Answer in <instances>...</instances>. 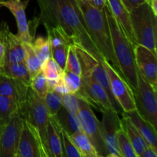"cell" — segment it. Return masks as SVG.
<instances>
[{
    "label": "cell",
    "mask_w": 157,
    "mask_h": 157,
    "mask_svg": "<svg viewBox=\"0 0 157 157\" xmlns=\"http://www.w3.org/2000/svg\"><path fill=\"white\" fill-rule=\"evenodd\" d=\"M6 123L5 122V121H2V120H0V136H1V134H2V132L3 130V128H4L5 125H6Z\"/></svg>",
    "instance_id": "cell-44"
},
{
    "label": "cell",
    "mask_w": 157,
    "mask_h": 157,
    "mask_svg": "<svg viewBox=\"0 0 157 157\" xmlns=\"http://www.w3.org/2000/svg\"><path fill=\"white\" fill-rule=\"evenodd\" d=\"M150 6L151 7L152 10L153 11V12L157 15V0H151Z\"/></svg>",
    "instance_id": "cell-42"
},
{
    "label": "cell",
    "mask_w": 157,
    "mask_h": 157,
    "mask_svg": "<svg viewBox=\"0 0 157 157\" xmlns=\"http://www.w3.org/2000/svg\"><path fill=\"white\" fill-rule=\"evenodd\" d=\"M75 46L77 55H78V60H79L80 66H81V78L90 76L92 75V72H93L95 66L101 61H98L93 55H90L85 49L82 48L79 46Z\"/></svg>",
    "instance_id": "cell-24"
},
{
    "label": "cell",
    "mask_w": 157,
    "mask_h": 157,
    "mask_svg": "<svg viewBox=\"0 0 157 157\" xmlns=\"http://www.w3.org/2000/svg\"><path fill=\"white\" fill-rule=\"evenodd\" d=\"M132 28L138 44L156 52L157 15L150 4L144 3L130 12Z\"/></svg>",
    "instance_id": "cell-4"
},
{
    "label": "cell",
    "mask_w": 157,
    "mask_h": 157,
    "mask_svg": "<svg viewBox=\"0 0 157 157\" xmlns=\"http://www.w3.org/2000/svg\"><path fill=\"white\" fill-rule=\"evenodd\" d=\"M31 0H6L0 3V5L7 8L13 16L18 26V33L17 37L23 43H30L32 44L34 37L31 34L30 28L26 18L25 10Z\"/></svg>",
    "instance_id": "cell-14"
},
{
    "label": "cell",
    "mask_w": 157,
    "mask_h": 157,
    "mask_svg": "<svg viewBox=\"0 0 157 157\" xmlns=\"http://www.w3.org/2000/svg\"><path fill=\"white\" fill-rule=\"evenodd\" d=\"M102 64L110 81V89L113 97L122 108L123 111L127 112L136 109L134 94L133 89L127 84L120 72L107 61L104 60Z\"/></svg>",
    "instance_id": "cell-8"
},
{
    "label": "cell",
    "mask_w": 157,
    "mask_h": 157,
    "mask_svg": "<svg viewBox=\"0 0 157 157\" xmlns=\"http://www.w3.org/2000/svg\"><path fill=\"white\" fill-rule=\"evenodd\" d=\"M23 121L18 110L6 124L0 136V157H16Z\"/></svg>",
    "instance_id": "cell-10"
},
{
    "label": "cell",
    "mask_w": 157,
    "mask_h": 157,
    "mask_svg": "<svg viewBox=\"0 0 157 157\" xmlns=\"http://www.w3.org/2000/svg\"><path fill=\"white\" fill-rule=\"evenodd\" d=\"M101 113L103 114L101 122L103 137L108 152V157H122L117 141L118 130L122 128L119 113L113 109H104L101 110Z\"/></svg>",
    "instance_id": "cell-11"
},
{
    "label": "cell",
    "mask_w": 157,
    "mask_h": 157,
    "mask_svg": "<svg viewBox=\"0 0 157 157\" xmlns=\"http://www.w3.org/2000/svg\"><path fill=\"white\" fill-rule=\"evenodd\" d=\"M121 115H122V119H121L122 129L124 130L130 141L131 142L136 156L140 157L144 152V150L150 145L144 139L142 135L140 133V132L138 131L136 127L133 125V123L129 120V118L124 116V114Z\"/></svg>",
    "instance_id": "cell-19"
},
{
    "label": "cell",
    "mask_w": 157,
    "mask_h": 157,
    "mask_svg": "<svg viewBox=\"0 0 157 157\" xmlns=\"http://www.w3.org/2000/svg\"><path fill=\"white\" fill-rule=\"evenodd\" d=\"M62 147L63 157H81V154L77 150L71 136L62 129Z\"/></svg>",
    "instance_id": "cell-35"
},
{
    "label": "cell",
    "mask_w": 157,
    "mask_h": 157,
    "mask_svg": "<svg viewBox=\"0 0 157 157\" xmlns=\"http://www.w3.org/2000/svg\"><path fill=\"white\" fill-rule=\"evenodd\" d=\"M121 114H124L129 118L140 133L142 135L144 139L147 141V144L157 150V133L156 127H153L151 123L144 119L136 109L130 111L123 112Z\"/></svg>",
    "instance_id": "cell-17"
},
{
    "label": "cell",
    "mask_w": 157,
    "mask_h": 157,
    "mask_svg": "<svg viewBox=\"0 0 157 157\" xmlns=\"http://www.w3.org/2000/svg\"><path fill=\"white\" fill-rule=\"evenodd\" d=\"M70 136L81 157H98L94 147L84 131L76 132Z\"/></svg>",
    "instance_id": "cell-23"
},
{
    "label": "cell",
    "mask_w": 157,
    "mask_h": 157,
    "mask_svg": "<svg viewBox=\"0 0 157 157\" xmlns=\"http://www.w3.org/2000/svg\"><path fill=\"white\" fill-rule=\"evenodd\" d=\"M2 7V6H1V5H0V8H1Z\"/></svg>",
    "instance_id": "cell-47"
},
{
    "label": "cell",
    "mask_w": 157,
    "mask_h": 157,
    "mask_svg": "<svg viewBox=\"0 0 157 157\" xmlns=\"http://www.w3.org/2000/svg\"><path fill=\"white\" fill-rule=\"evenodd\" d=\"M136 109L140 114L157 127V98L155 90L137 70V87L133 90Z\"/></svg>",
    "instance_id": "cell-7"
},
{
    "label": "cell",
    "mask_w": 157,
    "mask_h": 157,
    "mask_svg": "<svg viewBox=\"0 0 157 157\" xmlns=\"http://www.w3.org/2000/svg\"><path fill=\"white\" fill-rule=\"evenodd\" d=\"M0 41L4 46V56L0 63L25 62V49L23 43L12 33L6 21L0 25Z\"/></svg>",
    "instance_id": "cell-12"
},
{
    "label": "cell",
    "mask_w": 157,
    "mask_h": 157,
    "mask_svg": "<svg viewBox=\"0 0 157 157\" xmlns=\"http://www.w3.org/2000/svg\"><path fill=\"white\" fill-rule=\"evenodd\" d=\"M140 157H157V150L150 146H148Z\"/></svg>",
    "instance_id": "cell-41"
},
{
    "label": "cell",
    "mask_w": 157,
    "mask_h": 157,
    "mask_svg": "<svg viewBox=\"0 0 157 157\" xmlns=\"http://www.w3.org/2000/svg\"><path fill=\"white\" fill-rule=\"evenodd\" d=\"M90 5L99 10H104L107 5V0H87Z\"/></svg>",
    "instance_id": "cell-40"
},
{
    "label": "cell",
    "mask_w": 157,
    "mask_h": 157,
    "mask_svg": "<svg viewBox=\"0 0 157 157\" xmlns=\"http://www.w3.org/2000/svg\"><path fill=\"white\" fill-rule=\"evenodd\" d=\"M0 74L30 86L31 77L25 62L0 63Z\"/></svg>",
    "instance_id": "cell-21"
},
{
    "label": "cell",
    "mask_w": 157,
    "mask_h": 157,
    "mask_svg": "<svg viewBox=\"0 0 157 157\" xmlns=\"http://www.w3.org/2000/svg\"><path fill=\"white\" fill-rule=\"evenodd\" d=\"M111 36L112 45L117 60L120 64L121 73L133 90L137 87V67L135 61V45L127 38L118 25L108 3L104 8Z\"/></svg>",
    "instance_id": "cell-3"
},
{
    "label": "cell",
    "mask_w": 157,
    "mask_h": 157,
    "mask_svg": "<svg viewBox=\"0 0 157 157\" xmlns=\"http://www.w3.org/2000/svg\"><path fill=\"white\" fill-rule=\"evenodd\" d=\"M47 143L50 157H63L62 127L55 116L49 117Z\"/></svg>",
    "instance_id": "cell-18"
},
{
    "label": "cell",
    "mask_w": 157,
    "mask_h": 157,
    "mask_svg": "<svg viewBox=\"0 0 157 157\" xmlns=\"http://www.w3.org/2000/svg\"><path fill=\"white\" fill-rule=\"evenodd\" d=\"M30 87L41 98H44L46 94L48 92L49 88L48 85L47 78H45L41 70L34 78H32Z\"/></svg>",
    "instance_id": "cell-32"
},
{
    "label": "cell",
    "mask_w": 157,
    "mask_h": 157,
    "mask_svg": "<svg viewBox=\"0 0 157 157\" xmlns=\"http://www.w3.org/2000/svg\"><path fill=\"white\" fill-rule=\"evenodd\" d=\"M20 113L23 119L38 130L43 144L50 157L47 143V130L50 115L44 104V98L38 96L29 87L25 101L20 108Z\"/></svg>",
    "instance_id": "cell-5"
},
{
    "label": "cell",
    "mask_w": 157,
    "mask_h": 157,
    "mask_svg": "<svg viewBox=\"0 0 157 157\" xmlns=\"http://www.w3.org/2000/svg\"><path fill=\"white\" fill-rule=\"evenodd\" d=\"M40 9L38 22L44 29H61L71 44L85 49L98 61L102 62L98 48L86 28L84 18L76 0H36Z\"/></svg>",
    "instance_id": "cell-1"
},
{
    "label": "cell",
    "mask_w": 157,
    "mask_h": 157,
    "mask_svg": "<svg viewBox=\"0 0 157 157\" xmlns=\"http://www.w3.org/2000/svg\"><path fill=\"white\" fill-rule=\"evenodd\" d=\"M61 78L70 93L75 94L78 91L81 86V78L80 75L64 70L61 75Z\"/></svg>",
    "instance_id": "cell-34"
},
{
    "label": "cell",
    "mask_w": 157,
    "mask_h": 157,
    "mask_svg": "<svg viewBox=\"0 0 157 157\" xmlns=\"http://www.w3.org/2000/svg\"><path fill=\"white\" fill-rule=\"evenodd\" d=\"M64 70L67 71L73 72V73H75L81 76V66H80L79 60H78L76 50H75V46L74 44L69 45L67 60H66L65 69Z\"/></svg>",
    "instance_id": "cell-33"
},
{
    "label": "cell",
    "mask_w": 157,
    "mask_h": 157,
    "mask_svg": "<svg viewBox=\"0 0 157 157\" xmlns=\"http://www.w3.org/2000/svg\"><path fill=\"white\" fill-rule=\"evenodd\" d=\"M84 133L94 147L98 157H108V152L102 133L101 121L94 113L92 107L80 100V108L77 113Z\"/></svg>",
    "instance_id": "cell-6"
},
{
    "label": "cell",
    "mask_w": 157,
    "mask_h": 157,
    "mask_svg": "<svg viewBox=\"0 0 157 157\" xmlns=\"http://www.w3.org/2000/svg\"><path fill=\"white\" fill-rule=\"evenodd\" d=\"M146 1H147V3H149V4H150V2H151V0H146Z\"/></svg>",
    "instance_id": "cell-45"
},
{
    "label": "cell",
    "mask_w": 157,
    "mask_h": 157,
    "mask_svg": "<svg viewBox=\"0 0 157 157\" xmlns=\"http://www.w3.org/2000/svg\"><path fill=\"white\" fill-rule=\"evenodd\" d=\"M53 90L58 92V93H59L60 94H61V95H64V94H66L70 93L68 88H67V86H66L65 84L64 83V81H63L61 77V78L59 79L58 84H57V85L55 86V87L54 88Z\"/></svg>",
    "instance_id": "cell-39"
},
{
    "label": "cell",
    "mask_w": 157,
    "mask_h": 157,
    "mask_svg": "<svg viewBox=\"0 0 157 157\" xmlns=\"http://www.w3.org/2000/svg\"><path fill=\"white\" fill-rule=\"evenodd\" d=\"M41 71L47 79L58 80L61 77L64 71L51 57L41 64Z\"/></svg>",
    "instance_id": "cell-31"
},
{
    "label": "cell",
    "mask_w": 157,
    "mask_h": 157,
    "mask_svg": "<svg viewBox=\"0 0 157 157\" xmlns=\"http://www.w3.org/2000/svg\"><path fill=\"white\" fill-rule=\"evenodd\" d=\"M92 75H93V77L96 80L97 82L102 87L104 91L106 92L113 110H116L119 114H121L124 111H123L121 107L118 104L117 101H116L113 94H112L111 89H110V81H109L108 76H107V74L106 72V70L104 68V65H103L102 62H99L95 66L93 72H92Z\"/></svg>",
    "instance_id": "cell-20"
},
{
    "label": "cell",
    "mask_w": 157,
    "mask_h": 157,
    "mask_svg": "<svg viewBox=\"0 0 157 157\" xmlns=\"http://www.w3.org/2000/svg\"><path fill=\"white\" fill-rule=\"evenodd\" d=\"M55 117L58 120L63 130L69 135L73 134L76 132L83 131L81 122L77 113L69 111L64 107H61Z\"/></svg>",
    "instance_id": "cell-22"
},
{
    "label": "cell",
    "mask_w": 157,
    "mask_h": 157,
    "mask_svg": "<svg viewBox=\"0 0 157 157\" xmlns=\"http://www.w3.org/2000/svg\"><path fill=\"white\" fill-rule=\"evenodd\" d=\"M18 110H20V106L17 101L0 94V120L7 123Z\"/></svg>",
    "instance_id": "cell-26"
},
{
    "label": "cell",
    "mask_w": 157,
    "mask_h": 157,
    "mask_svg": "<svg viewBox=\"0 0 157 157\" xmlns=\"http://www.w3.org/2000/svg\"><path fill=\"white\" fill-rule=\"evenodd\" d=\"M3 1H6V0H0V3H1L2 2H3Z\"/></svg>",
    "instance_id": "cell-46"
},
{
    "label": "cell",
    "mask_w": 157,
    "mask_h": 157,
    "mask_svg": "<svg viewBox=\"0 0 157 157\" xmlns=\"http://www.w3.org/2000/svg\"><path fill=\"white\" fill-rule=\"evenodd\" d=\"M121 2L129 12L134 8L147 2L146 0H121Z\"/></svg>",
    "instance_id": "cell-38"
},
{
    "label": "cell",
    "mask_w": 157,
    "mask_h": 157,
    "mask_svg": "<svg viewBox=\"0 0 157 157\" xmlns=\"http://www.w3.org/2000/svg\"><path fill=\"white\" fill-rule=\"evenodd\" d=\"M32 47L34 51L36 53L37 56L39 58L41 64L52 57L51 54V45L48 38H44L42 36H38L35 39H34L32 42Z\"/></svg>",
    "instance_id": "cell-27"
},
{
    "label": "cell",
    "mask_w": 157,
    "mask_h": 157,
    "mask_svg": "<svg viewBox=\"0 0 157 157\" xmlns=\"http://www.w3.org/2000/svg\"><path fill=\"white\" fill-rule=\"evenodd\" d=\"M44 101L50 117L55 116L63 107L62 95L55 90H48L44 98Z\"/></svg>",
    "instance_id": "cell-29"
},
{
    "label": "cell",
    "mask_w": 157,
    "mask_h": 157,
    "mask_svg": "<svg viewBox=\"0 0 157 157\" xmlns=\"http://www.w3.org/2000/svg\"><path fill=\"white\" fill-rule=\"evenodd\" d=\"M46 32L48 35L47 38L50 42L51 50L63 44H71L66 34L59 28L54 27L46 29Z\"/></svg>",
    "instance_id": "cell-28"
},
{
    "label": "cell",
    "mask_w": 157,
    "mask_h": 157,
    "mask_svg": "<svg viewBox=\"0 0 157 157\" xmlns=\"http://www.w3.org/2000/svg\"><path fill=\"white\" fill-rule=\"evenodd\" d=\"M63 107L67 110L77 113L80 108V99L76 97L75 94H66L62 95Z\"/></svg>",
    "instance_id": "cell-37"
},
{
    "label": "cell",
    "mask_w": 157,
    "mask_h": 157,
    "mask_svg": "<svg viewBox=\"0 0 157 157\" xmlns=\"http://www.w3.org/2000/svg\"><path fill=\"white\" fill-rule=\"evenodd\" d=\"M107 3L110 12L124 35L135 46L137 45L138 44L132 28L130 12L124 7L121 0H107Z\"/></svg>",
    "instance_id": "cell-16"
},
{
    "label": "cell",
    "mask_w": 157,
    "mask_h": 157,
    "mask_svg": "<svg viewBox=\"0 0 157 157\" xmlns=\"http://www.w3.org/2000/svg\"><path fill=\"white\" fill-rule=\"evenodd\" d=\"M80 8L86 28L90 38L104 60L110 63L117 71L121 72L120 64L115 56L112 45L111 36L105 11L92 6L87 0H76Z\"/></svg>",
    "instance_id": "cell-2"
},
{
    "label": "cell",
    "mask_w": 157,
    "mask_h": 157,
    "mask_svg": "<svg viewBox=\"0 0 157 157\" xmlns=\"http://www.w3.org/2000/svg\"><path fill=\"white\" fill-rule=\"evenodd\" d=\"M135 61L136 67L144 79L155 89H157L156 53L144 46H135Z\"/></svg>",
    "instance_id": "cell-13"
},
{
    "label": "cell",
    "mask_w": 157,
    "mask_h": 157,
    "mask_svg": "<svg viewBox=\"0 0 157 157\" xmlns=\"http://www.w3.org/2000/svg\"><path fill=\"white\" fill-rule=\"evenodd\" d=\"M16 157H49L38 130L25 120L23 121Z\"/></svg>",
    "instance_id": "cell-9"
},
{
    "label": "cell",
    "mask_w": 157,
    "mask_h": 157,
    "mask_svg": "<svg viewBox=\"0 0 157 157\" xmlns=\"http://www.w3.org/2000/svg\"><path fill=\"white\" fill-rule=\"evenodd\" d=\"M70 44H63L59 46L56 48L52 49L51 54H52V58L57 62V64L59 65V67L64 71L65 69L66 60H67V52Z\"/></svg>",
    "instance_id": "cell-36"
},
{
    "label": "cell",
    "mask_w": 157,
    "mask_h": 157,
    "mask_svg": "<svg viewBox=\"0 0 157 157\" xmlns=\"http://www.w3.org/2000/svg\"><path fill=\"white\" fill-rule=\"evenodd\" d=\"M23 43V42H22ZM25 49V64L29 71L31 80L41 70V63L30 43H23Z\"/></svg>",
    "instance_id": "cell-25"
},
{
    "label": "cell",
    "mask_w": 157,
    "mask_h": 157,
    "mask_svg": "<svg viewBox=\"0 0 157 157\" xmlns=\"http://www.w3.org/2000/svg\"><path fill=\"white\" fill-rule=\"evenodd\" d=\"M3 56H4V46H3L2 43L0 41V62L2 60Z\"/></svg>",
    "instance_id": "cell-43"
},
{
    "label": "cell",
    "mask_w": 157,
    "mask_h": 157,
    "mask_svg": "<svg viewBox=\"0 0 157 157\" xmlns=\"http://www.w3.org/2000/svg\"><path fill=\"white\" fill-rule=\"evenodd\" d=\"M117 141L118 149L122 157H137L131 142L122 128L118 130L117 134Z\"/></svg>",
    "instance_id": "cell-30"
},
{
    "label": "cell",
    "mask_w": 157,
    "mask_h": 157,
    "mask_svg": "<svg viewBox=\"0 0 157 157\" xmlns=\"http://www.w3.org/2000/svg\"><path fill=\"white\" fill-rule=\"evenodd\" d=\"M29 87L22 81L0 74V94L13 98L20 108L25 101Z\"/></svg>",
    "instance_id": "cell-15"
}]
</instances>
